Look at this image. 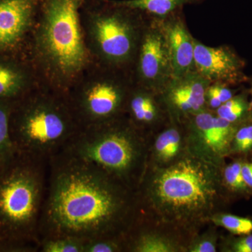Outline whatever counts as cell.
<instances>
[{
  "mask_svg": "<svg viewBox=\"0 0 252 252\" xmlns=\"http://www.w3.org/2000/svg\"><path fill=\"white\" fill-rule=\"evenodd\" d=\"M218 251L220 252H252V233L234 235L220 234Z\"/></svg>",
  "mask_w": 252,
  "mask_h": 252,
  "instance_id": "28",
  "label": "cell"
},
{
  "mask_svg": "<svg viewBox=\"0 0 252 252\" xmlns=\"http://www.w3.org/2000/svg\"><path fill=\"white\" fill-rule=\"evenodd\" d=\"M133 86L111 77L98 81L81 94L79 106L86 126L107 122L126 115V104Z\"/></svg>",
  "mask_w": 252,
  "mask_h": 252,
  "instance_id": "10",
  "label": "cell"
},
{
  "mask_svg": "<svg viewBox=\"0 0 252 252\" xmlns=\"http://www.w3.org/2000/svg\"><path fill=\"white\" fill-rule=\"evenodd\" d=\"M160 20L171 58L173 78L195 70V37L187 27L183 9Z\"/></svg>",
  "mask_w": 252,
  "mask_h": 252,
  "instance_id": "15",
  "label": "cell"
},
{
  "mask_svg": "<svg viewBox=\"0 0 252 252\" xmlns=\"http://www.w3.org/2000/svg\"><path fill=\"white\" fill-rule=\"evenodd\" d=\"M34 0H0V49L21 40L31 23Z\"/></svg>",
  "mask_w": 252,
  "mask_h": 252,
  "instance_id": "17",
  "label": "cell"
},
{
  "mask_svg": "<svg viewBox=\"0 0 252 252\" xmlns=\"http://www.w3.org/2000/svg\"><path fill=\"white\" fill-rule=\"evenodd\" d=\"M6 245V243H4V241H3L2 240H1V238H0V250L1 249H4V247Z\"/></svg>",
  "mask_w": 252,
  "mask_h": 252,
  "instance_id": "33",
  "label": "cell"
},
{
  "mask_svg": "<svg viewBox=\"0 0 252 252\" xmlns=\"http://www.w3.org/2000/svg\"><path fill=\"white\" fill-rule=\"evenodd\" d=\"M236 94L231 86L221 83H210L205 91V100L206 108L215 112L219 107Z\"/></svg>",
  "mask_w": 252,
  "mask_h": 252,
  "instance_id": "27",
  "label": "cell"
},
{
  "mask_svg": "<svg viewBox=\"0 0 252 252\" xmlns=\"http://www.w3.org/2000/svg\"><path fill=\"white\" fill-rule=\"evenodd\" d=\"M126 115L135 127L149 137L169 122L159 94L137 84L129 94Z\"/></svg>",
  "mask_w": 252,
  "mask_h": 252,
  "instance_id": "14",
  "label": "cell"
},
{
  "mask_svg": "<svg viewBox=\"0 0 252 252\" xmlns=\"http://www.w3.org/2000/svg\"><path fill=\"white\" fill-rule=\"evenodd\" d=\"M149 140L123 115L84 126L61 153L98 167L137 190L147 168Z\"/></svg>",
  "mask_w": 252,
  "mask_h": 252,
  "instance_id": "3",
  "label": "cell"
},
{
  "mask_svg": "<svg viewBox=\"0 0 252 252\" xmlns=\"http://www.w3.org/2000/svg\"><path fill=\"white\" fill-rule=\"evenodd\" d=\"M84 252H126L125 238H102L84 243Z\"/></svg>",
  "mask_w": 252,
  "mask_h": 252,
  "instance_id": "29",
  "label": "cell"
},
{
  "mask_svg": "<svg viewBox=\"0 0 252 252\" xmlns=\"http://www.w3.org/2000/svg\"><path fill=\"white\" fill-rule=\"evenodd\" d=\"M210 84L196 70L172 78L159 94L169 120L183 123L207 109L205 94Z\"/></svg>",
  "mask_w": 252,
  "mask_h": 252,
  "instance_id": "13",
  "label": "cell"
},
{
  "mask_svg": "<svg viewBox=\"0 0 252 252\" xmlns=\"http://www.w3.org/2000/svg\"><path fill=\"white\" fill-rule=\"evenodd\" d=\"M12 110L9 100L0 99V157L6 161L17 154L11 140L10 128Z\"/></svg>",
  "mask_w": 252,
  "mask_h": 252,
  "instance_id": "21",
  "label": "cell"
},
{
  "mask_svg": "<svg viewBox=\"0 0 252 252\" xmlns=\"http://www.w3.org/2000/svg\"><path fill=\"white\" fill-rule=\"evenodd\" d=\"M210 223L223 228L230 234L248 235L252 233V218L240 217L225 211L215 213L210 218Z\"/></svg>",
  "mask_w": 252,
  "mask_h": 252,
  "instance_id": "22",
  "label": "cell"
},
{
  "mask_svg": "<svg viewBox=\"0 0 252 252\" xmlns=\"http://www.w3.org/2000/svg\"><path fill=\"white\" fill-rule=\"evenodd\" d=\"M189 153L217 167L230 157V146L237 127L205 109L183 122Z\"/></svg>",
  "mask_w": 252,
  "mask_h": 252,
  "instance_id": "8",
  "label": "cell"
},
{
  "mask_svg": "<svg viewBox=\"0 0 252 252\" xmlns=\"http://www.w3.org/2000/svg\"><path fill=\"white\" fill-rule=\"evenodd\" d=\"M81 0H47L41 32L46 56L64 74L80 70L86 60L79 7Z\"/></svg>",
  "mask_w": 252,
  "mask_h": 252,
  "instance_id": "6",
  "label": "cell"
},
{
  "mask_svg": "<svg viewBox=\"0 0 252 252\" xmlns=\"http://www.w3.org/2000/svg\"><path fill=\"white\" fill-rule=\"evenodd\" d=\"M242 173L245 183L252 190V162L244 160L242 165Z\"/></svg>",
  "mask_w": 252,
  "mask_h": 252,
  "instance_id": "30",
  "label": "cell"
},
{
  "mask_svg": "<svg viewBox=\"0 0 252 252\" xmlns=\"http://www.w3.org/2000/svg\"><path fill=\"white\" fill-rule=\"evenodd\" d=\"M134 63L136 84L158 94L173 78L171 58L160 19L147 16Z\"/></svg>",
  "mask_w": 252,
  "mask_h": 252,
  "instance_id": "9",
  "label": "cell"
},
{
  "mask_svg": "<svg viewBox=\"0 0 252 252\" xmlns=\"http://www.w3.org/2000/svg\"><path fill=\"white\" fill-rule=\"evenodd\" d=\"M245 159L235 158L233 161L226 162L220 167V182L230 200L233 198H248L252 196L242 173V165Z\"/></svg>",
  "mask_w": 252,
  "mask_h": 252,
  "instance_id": "19",
  "label": "cell"
},
{
  "mask_svg": "<svg viewBox=\"0 0 252 252\" xmlns=\"http://www.w3.org/2000/svg\"><path fill=\"white\" fill-rule=\"evenodd\" d=\"M6 160H4L1 157H0V170H1V167L4 165V162Z\"/></svg>",
  "mask_w": 252,
  "mask_h": 252,
  "instance_id": "32",
  "label": "cell"
},
{
  "mask_svg": "<svg viewBox=\"0 0 252 252\" xmlns=\"http://www.w3.org/2000/svg\"><path fill=\"white\" fill-rule=\"evenodd\" d=\"M48 161L16 154L0 170V238L6 246L39 245Z\"/></svg>",
  "mask_w": 252,
  "mask_h": 252,
  "instance_id": "4",
  "label": "cell"
},
{
  "mask_svg": "<svg viewBox=\"0 0 252 252\" xmlns=\"http://www.w3.org/2000/svg\"><path fill=\"white\" fill-rule=\"evenodd\" d=\"M203 1L205 0H124L117 2L140 11L149 17L162 19L184 9L185 5L198 4Z\"/></svg>",
  "mask_w": 252,
  "mask_h": 252,
  "instance_id": "18",
  "label": "cell"
},
{
  "mask_svg": "<svg viewBox=\"0 0 252 252\" xmlns=\"http://www.w3.org/2000/svg\"><path fill=\"white\" fill-rule=\"evenodd\" d=\"M24 81L19 70L8 64H0V99L9 100L22 91Z\"/></svg>",
  "mask_w": 252,
  "mask_h": 252,
  "instance_id": "23",
  "label": "cell"
},
{
  "mask_svg": "<svg viewBox=\"0 0 252 252\" xmlns=\"http://www.w3.org/2000/svg\"><path fill=\"white\" fill-rule=\"evenodd\" d=\"M49 174L39 240L126 238L141 213L137 190L79 159L59 153Z\"/></svg>",
  "mask_w": 252,
  "mask_h": 252,
  "instance_id": "1",
  "label": "cell"
},
{
  "mask_svg": "<svg viewBox=\"0 0 252 252\" xmlns=\"http://www.w3.org/2000/svg\"><path fill=\"white\" fill-rule=\"evenodd\" d=\"M250 88L248 89L249 94H250V112H249L248 121L252 122V79H249Z\"/></svg>",
  "mask_w": 252,
  "mask_h": 252,
  "instance_id": "31",
  "label": "cell"
},
{
  "mask_svg": "<svg viewBox=\"0 0 252 252\" xmlns=\"http://www.w3.org/2000/svg\"><path fill=\"white\" fill-rule=\"evenodd\" d=\"M137 193L143 215L192 238L230 203L220 167L190 153L170 166L147 167Z\"/></svg>",
  "mask_w": 252,
  "mask_h": 252,
  "instance_id": "2",
  "label": "cell"
},
{
  "mask_svg": "<svg viewBox=\"0 0 252 252\" xmlns=\"http://www.w3.org/2000/svg\"><path fill=\"white\" fill-rule=\"evenodd\" d=\"M252 152V122L248 121L237 127L230 146V157L245 159Z\"/></svg>",
  "mask_w": 252,
  "mask_h": 252,
  "instance_id": "25",
  "label": "cell"
},
{
  "mask_svg": "<svg viewBox=\"0 0 252 252\" xmlns=\"http://www.w3.org/2000/svg\"><path fill=\"white\" fill-rule=\"evenodd\" d=\"M195 69L210 83L229 86L248 82L246 63L230 46H210L194 38Z\"/></svg>",
  "mask_w": 252,
  "mask_h": 252,
  "instance_id": "12",
  "label": "cell"
},
{
  "mask_svg": "<svg viewBox=\"0 0 252 252\" xmlns=\"http://www.w3.org/2000/svg\"><path fill=\"white\" fill-rule=\"evenodd\" d=\"M114 7L97 16L94 32L102 57L114 67L135 63L147 16L114 1Z\"/></svg>",
  "mask_w": 252,
  "mask_h": 252,
  "instance_id": "7",
  "label": "cell"
},
{
  "mask_svg": "<svg viewBox=\"0 0 252 252\" xmlns=\"http://www.w3.org/2000/svg\"><path fill=\"white\" fill-rule=\"evenodd\" d=\"M189 153L183 123L169 122L149 140L147 167H165Z\"/></svg>",
  "mask_w": 252,
  "mask_h": 252,
  "instance_id": "16",
  "label": "cell"
},
{
  "mask_svg": "<svg viewBox=\"0 0 252 252\" xmlns=\"http://www.w3.org/2000/svg\"><path fill=\"white\" fill-rule=\"evenodd\" d=\"M218 227L210 223L208 228L201 230L190 239L187 252H218L219 241L220 233Z\"/></svg>",
  "mask_w": 252,
  "mask_h": 252,
  "instance_id": "24",
  "label": "cell"
},
{
  "mask_svg": "<svg viewBox=\"0 0 252 252\" xmlns=\"http://www.w3.org/2000/svg\"><path fill=\"white\" fill-rule=\"evenodd\" d=\"M191 238L174 225L141 212L126 236V252H187Z\"/></svg>",
  "mask_w": 252,
  "mask_h": 252,
  "instance_id": "11",
  "label": "cell"
},
{
  "mask_svg": "<svg viewBox=\"0 0 252 252\" xmlns=\"http://www.w3.org/2000/svg\"><path fill=\"white\" fill-rule=\"evenodd\" d=\"M250 112V94L248 89L228 99L215 111V114L226 122L240 125L248 122Z\"/></svg>",
  "mask_w": 252,
  "mask_h": 252,
  "instance_id": "20",
  "label": "cell"
},
{
  "mask_svg": "<svg viewBox=\"0 0 252 252\" xmlns=\"http://www.w3.org/2000/svg\"><path fill=\"white\" fill-rule=\"evenodd\" d=\"M84 243L69 237H53L39 240V251L42 252H84Z\"/></svg>",
  "mask_w": 252,
  "mask_h": 252,
  "instance_id": "26",
  "label": "cell"
},
{
  "mask_svg": "<svg viewBox=\"0 0 252 252\" xmlns=\"http://www.w3.org/2000/svg\"><path fill=\"white\" fill-rule=\"evenodd\" d=\"M66 109L49 99L23 107L10 124L16 153L46 161L61 153L80 129Z\"/></svg>",
  "mask_w": 252,
  "mask_h": 252,
  "instance_id": "5",
  "label": "cell"
}]
</instances>
